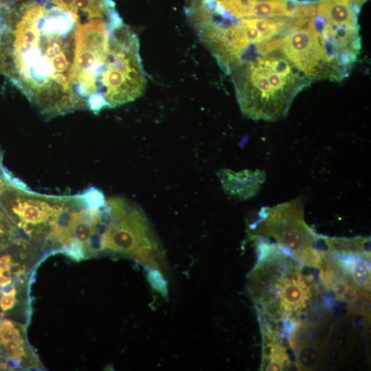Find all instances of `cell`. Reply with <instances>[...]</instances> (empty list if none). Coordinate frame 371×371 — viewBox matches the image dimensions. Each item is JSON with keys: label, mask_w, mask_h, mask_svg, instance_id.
<instances>
[{"label": "cell", "mask_w": 371, "mask_h": 371, "mask_svg": "<svg viewBox=\"0 0 371 371\" xmlns=\"http://www.w3.org/2000/svg\"><path fill=\"white\" fill-rule=\"evenodd\" d=\"M78 20L49 0H16L0 14V74L47 117L82 109L75 80Z\"/></svg>", "instance_id": "cell-1"}, {"label": "cell", "mask_w": 371, "mask_h": 371, "mask_svg": "<svg viewBox=\"0 0 371 371\" xmlns=\"http://www.w3.org/2000/svg\"><path fill=\"white\" fill-rule=\"evenodd\" d=\"M242 113L255 120L285 117L311 80L280 49H247L229 74Z\"/></svg>", "instance_id": "cell-2"}, {"label": "cell", "mask_w": 371, "mask_h": 371, "mask_svg": "<svg viewBox=\"0 0 371 371\" xmlns=\"http://www.w3.org/2000/svg\"><path fill=\"white\" fill-rule=\"evenodd\" d=\"M87 202L85 191L54 196L30 190L8 170L0 179V205L21 234L43 251H63Z\"/></svg>", "instance_id": "cell-3"}, {"label": "cell", "mask_w": 371, "mask_h": 371, "mask_svg": "<svg viewBox=\"0 0 371 371\" xmlns=\"http://www.w3.org/2000/svg\"><path fill=\"white\" fill-rule=\"evenodd\" d=\"M252 231V236L260 241L276 244L302 262L319 267L318 235L306 223L300 198L261 208Z\"/></svg>", "instance_id": "cell-4"}, {"label": "cell", "mask_w": 371, "mask_h": 371, "mask_svg": "<svg viewBox=\"0 0 371 371\" xmlns=\"http://www.w3.org/2000/svg\"><path fill=\"white\" fill-rule=\"evenodd\" d=\"M106 203L108 218L101 236V253L144 256L159 251L157 240L139 207L121 196L111 197Z\"/></svg>", "instance_id": "cell-5"}, {"label": "cell", "mask_w": 371, "mask_h": 371, "mask_svg": "<svg viewBox=\"0 0 371 371\" xmlns=\"http://www.w3.org/2000/svg\"><path fill=\"white\" fill-rule=\"evenodd\" d=\"M280 48L311 81L326 78L341 80L344 78L330 62L324 44L311 19L306 24L293 29L282 36Z\"/></svg>", "instance_id": "cell-6"}, {"label": "cell", "mask_w": 371, "mask_h": 371, "mask_svg": "<svg viewBox=\"0 0 371 371\" xmlns=\"http://www.w3.org/2000/svg\"><path fill=\"white\" fill-rule=\"evenodd\" d=\"M41 251L23 236L0 248V291L25 281V262Z\"/></svg>", "instance_id": "cell-7"}, {"label": "cell", "mask_w": 371, "mask_h": 371, "mask_svg": "<svg viewBox=\"0 0 371 371\" xmlns=\"http://www.w3.org/2000/svg\"><path fill=\"white\" fill-rule=\"evenodd\" d=\"M34 359L26 346L24 326L10 319H0V359L8 368L24 367Z\"/></svg>", "instance_id": "cell-8"}, {"label": "cell", "mask_w": 371, "mask_h": 371, "mask_svg": "<svg viewBox=\"0 0 371 371\" xmlns=\"http://www.w3.org/2000/svg\"><path fill=\"white\" fill-rule=\"evenodd\" d=\"M218 175L224 192L238 200H246L256 195L266 179L265 172L260 169H245L239 172L223 169Z\"/></svg>", "instance_id": "cell-9"}, {"label": "cell", "mask_w": 371, "mask_h": 371, "mask_svg": "<svg viewBox=\"0 0 371 371\" xmlns=\"http://www.w3.org/2000/svg\"><path fill=\"white\" fill-rule=\"evenodd\" d=\"M316 14L331 24L357 25L352 0H324L319 3Z\"/></svg>", "instance_id": "cell-10"}, {"label": "cell", "mask_w": 371, "mask_h": 371, "mask_svg": "<svg viewBox=\"0 0 371 371\" xmlns=\"http://www.w3.org/2000/svg\"><path fill=\"white\" fill-rule=\"evenodd\" d=\"M281 284L280 297L286 310L291 311L305 306L308 292L302 287L300 276H298L297 280L286 281Z\"/></svg>", "instance_id": "cell-11"}, {"label": "cell", "mask_w": 371, "mask_h": 371, "mask_svg": "<svg viewBox=\"0 0 371 371\" xmlns=\"http://www.w3.org/2000/svg\"><path fill=\"white\" fill-rule=\"evenodd\" d=\"M21 233L0 205V248L10 243Z\"/></svg>", "instance_id": "cell-12"}, {"label": "cell", "mask_w": 371, "mask_h": 371, "mask_svg": "<svg viewBox=\"0 0 371 371\" xmlns=\"http://www.w3.org/2000/svg\"><path fill=\"white\" fill-rule=\"evenodd\" d=\"M297 363L303 370L314 369L318 364V350L313 346H302L297 354Z\"/></svg>", "instance_id": "cell-13"}, {"label": "cell", "mask_w": 371, "mask_h": 371, "mask_svg": "<svg viewBox=\"0 0 371 371\" xmlns=\"http://www.w3.org/2000/svg\"><path fill=\"white\" fill-rule=\"evenodd\" d=\"M355 281L360 286H368L370 279V264L361 257L356 262L351 272Z\"/></svg>", "instance_id": "cell-14"}, {"label": "cell", "mask_w": 371, "mask_h": 371, "mask_svg": "<svg viewBox=\"0 0 371 371\" xmlns=\"http://www.w3.org/2000/svg\"><path fill=\"white\" fill-rule=\"evenodd\" d=\"M347 286V283L343 280H340L335 283V284L333 286V290L337 300L342 299V296Z\"/></svg>", "instance_id": "cell-15"}, {"label": "cell", "mask_w": 371, "mask_h": 371, "mask_svg": "<svg viewBox=\"0 0 371 371\" xmlns=\"http://www.w3.org/2000/svg\"><path fill=\"white\" fill-rule=\"evenodd\" d=\"M357 293L355 288L352 286H347L342 299L348 303H352L356 299Z\"/></svg>", "instance_id": "cell-16"}, {"label": "cell", "mask_w": 371, "mask_h": 371, "mask_svg": "<svg viewBox=\"0 0 371 371\" xmlns=\"http://www.w3.org/2000/svg\"><path fill=\"white\" fill-rule=\"evenodd\" d=\"M283 367V365L279 361L271 359L265 370L269 371H279L282 370Z\"/></svg>", "instance_id": "cell-17"}, {"label": "cell", "mask_w": 371, "mask_h": 371, "mask_svg": "<svg viewBox=\"0 0 371 371\" xmlns=\"http://www.w3.org/2000/svg\"><path fill=\"white\" fill-rule=\"evenodd\" d=\"M340 352L337 348H330L328 352V358L332 361H335L339 358Z\"/></svg>", "instance_id": "cell-18"}, {"label": "cell", "mask_w": 371, "mask_h": 371, "mask_svg": "<svg viewBox=\"0 0 371 371\" xmlns=\"http://www.w3.org/2000/svg\"><path fill=\"white\" fill-rule=\"evenodd\" d=\"M347 343V338L344 335H340L336 340V344L339 347H344Z\"/></svg>", "instance_id": "cell-19"}]
</instances>
